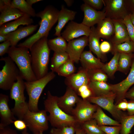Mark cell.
<instances>
[{"mask_svg":"<svg viewBox=\"0 0 134 134\" xmlns=\"http://www.w3.org/2000/svg\"><path fill=\"white\" fill-rule=\"evenodd\" d=\"M57 9L51 5H48L44 9L36 13V17L40 18V26L37 32L24 42L17 45V47H25L30 50L36 42L43 37H47L49 31L58 20L59 12Z\"/></svg>","mask_w":134,"mask_h":134,"instance_id":"cell-1","label":"cell"},{"mask_svg":"<svg viewBox=\"0 0 134 134\" xmlns=\"http://www.w3.org/2000/svg\"><path fill=\"white\" fill-rule=\"evenodd\" d=\"M47 37H43L36 42L30 50L33 70L37 79H40L48 72L50 50Z\"/></svg>","mask_w":134,"mask_h":134,"instance_id":"cell-2","label":"cell"},{"mask_svg":"<svg viewBox=\"0 0 134 134\" xmlns=\"http://www.w3.org/2000/svg\"><path fill=\"white\" fill-rule=\"evenodd\" d=\"M58 98V97L52 95L48 91L46 98L44 102V110L49 113L48 120L51 125L56 128L76 126L79 124L74 117L65 112L59 106Z\"/></svg>","mask_w":134,"mask_h":134,"instance_id":"cell-3","label":"cell"},{"mask_svg":"<svg viewBox=\"0 0 134 134\" xmlns=\"http://www.w3.org/2000/svg\"><path fill=\"white\" fill-rule=\"evenodd\" d=\"M29 50L25 47L11 46L7 53L16 64L24 79L26 81H32L37 79L32 69Z\"/></svg>","mask_w":134,"mask_h":134,"instance_id":"cell-4","label":"cell"},{"mask_svg":"<svg viewBox=\"0 0 134 134\" xmlns=\"http://www.w3.org/2000/svg\"><path fill=\"white\" fill-rule=\"evenodd\" d=\"M55 76L54 72L51 71L40 79L25 82V89L29 97L28 103L30 111L34 112L39 111L38 104L40 97L46 86Z\"/></svg>","mask_w":134,"mask_h":134,"instance_id":"cell-5","label":"cell"},{"mask_svg":"<svg viewBox=\"0 0 134 134\" xmlns=\"http://www.w3.org/2000/svg\"><path fill=\"white\" fill-rule=\"evenodd\" d=\"M25 89V82L18 79L10 90V98L15 101L14 107L11 109L15 116L18 119L23 120L25 115L29 110L28 102L26 101L24 94Z\"/></svg>","mask_w":134,"mask_h":134,"instance_id":"cell-6","label":"cell"},{"mask_svg":"<svg viewBox=\"0 0 134 134\" xmlns=\"http://www.w3.org/2000/svg\"><path fill=\"white\" fill-rule=\"evenodd\" d=\"M0 60L5 63L0 71V88L4 90H10L20 74V71L9 56L2 57Z\"/></svg>","mask_w":134,"mask_h":134,"instance_id":"cell-7","label":"cell"},{"mask_svg":"<svg viewBox=\"0 0 134 134\" xmlns=\"http://www.w3.org/2000/svg\"><path fill=\"white\" fill-rule=\"evenodd\" d=\"M23 120L33 134H39L48 129V118L45 110L36 112L29 110L24 116Z\"/></svg>","mask_w":134,"mask_h":134,"instance_id":"cell-8","label":"cell"},{"mask_svg":"<svg viewBox=\"0 0 134 134\" xmlns=\"http://www.w3.org/2000/svg\"><path fill=\"white\" fill-rule=\"evenodd\" d=\"M98 106L87 99H81L72 110L71 115L74 117L77 123L80 125L93 118Z\"/></svg>","mask_w":134,"mask_h":134,"instance_id":"cell-9","label":"cell"},{"mask_svg":"<svg viewBox=\"0 0 134 134\" xmlns=\"http://www.w3.org/2000/svg\"><path fill=\"white\" fill-rule=\"evenodd\" d=\"M103 0L106 18L112 20H122L130 14L125 0Z\"/></svg>","mask_w":134,"mask_h":134,"instance_id":"cell-10","label":"cell"},{"mask_svg":"<svg viewBox=\"0 0 134 134\" xmlns=\"http://www.w3.org/2000/svg\"><path fill=\"white\" fill-rule=\"evenodd\" d=\"M116 97L114 93L99 96H91L87 99L90 102L95 104L109 112L115 120L119 122L123 113L118 110L114 102Z\"/></svg>","mask_w":134,"mask_h":134,"instance_id":"cell-11","label":"cell"},{"mask_svg":"<svg viewBox=\"0 0 134 134\" xmlns=\"http://www.w3.org/2000/svg\"><path fill=\"white\" fill-rule=\"evenodd\" d=\"M134 84V61H132L129 73L125 79L118 83L110 84L112 92L116 96L115 105L125 98L126 93Z\"/></svg>","mask_w":134,"mask_h":134,"instance_id":"cell-12","label":"cell"},{"mask_svg":"<svg viewBox=\"0 0 134 134\" xmlns=\"http://www.w3.org/2000/svg\"><path fill=\"white\" fill-rule=\"evenodd\" d=\"M91 32L90 27L82 23L71 21L62 33V36L68 42L82 36L88 37Z\"/></svg>","mask_w":134,"mask_h":134,"instance_id":"cell-13","label":"cell"},{"mask_svg":"<svg viewBox=\"0 0 134 134\" xmlns=\"http://www.w3.org/2000/svg\"><path fill=\"white\" fill-rule=\"evenodd\" d=\"M88 44V37L86 36L68 41L66 52L69 59L74 63H78L84 48Z\"/></svg>","mask_w":134,"mask_h":134,"instance_id":"cell-14","label":"cell"},{"mask_svg":"<svg viewBox=\"0 0 134 134\" xmlns=\"http://www.w3.org/2000/svg\"><path fill=\"white\" fill-rule=\"evenodd\" d=\"M81 99L74 90L67 87L64 95L60 97H58L57 103L63 111L71 115L74 107Z\"/></svg>","mask_w":134,"mask_h":134,"instance_id":"cell-15","label":"cell"},{"mask_svg":"<svg viewBox=\"0 0 134 134\" xmlns=\"http://www.w3.org/2000/svg\"><path fill=\"white\" fill-rule=\"evenodd\" d=\"M11 1L9 0H0V26L25 14L18 9L12 7Z\"/></svg>","mask_w":134,"mask_h":134,"instance_id":"cell-16","label":"cell"},{"mask_svg":"<svg viewBox=\"0 0 134 134\" xmlns=\"http://www.w3.org/2000/svg\"><path fill=\"white\" fill-rule=\"evenodd\" d=\"M81 8L84 13L82 23L90 28L106 18L104 9L102 11H98L84 3L81 5Z\"/></svg>","mask_w":134,"mask_h":134,"instance_id":"cell-17","label":"cell"},{"mask_svg":"<svg viewBox=\"0 0 134 134\" xmlns=\"http://www.w3.org/2000/svg\"><path fill=\"white\" fill-rule=\"evenodd\" d=\"M90 81L88 70L80 67L76 73L66 77L65 83L67 87L74 90L76 93L78 89L84 85H88Z\"/></svg>","mask_w":134,"mask_h":134,"instance_id":"cell-18","label":"cell"},{"mask_svg":"<svg viewBox=\"0 0 134 134\" xmlns=\"http://www.w3.org/2000/svg\"><path fill=\"white\" fill-rule=\"evenodd\" d=\"M8 96L0 94V126H5L13 123L17 119L8 105Z\"/></svg>","mask_w":134,"mask_h":134,"instance_id":"cell-19","label":"cell"},{"mask_svg":"<svg viewBox=\"0 0 134 134\" xmlns=\"http://www.w3.org/2000/svg\"><path fill=\"white\" fill-rule=\"evenodd\" d=\"M38 25L31 24L20 27L7 35V40L10 42L11 46H16L21 40L32 34L37 29Z\"/></svg>","mask_w":134,"mask_h":134,"instance_id":"cell-20","label":"cell"},{"mask_svg":"<svg viewBox=\"0 0 134 134\" xmlns=\"http://www.w3.org/2000/svg\"><path fill=\"white\" fill-rule=\"evenodd\" d=\"M114 27L113 36L109 41L112 45L123 43L130 40L126 27L121 20H112Z\"/></svg>","mask_w":134,"mask_h":134,"instance_id":"cell-21","label":"cell"},{"mask_svg":"<svg viewBox=\"0 0 134 134\" xmlns=\"http://www.w3.org/2000/svg\"><path fill=\"white\" fill-rule=\"evenodd\" d=\"M79 61L82 67L87 70L101 69L104 64L100 59L96 57L90 50L84 51Z\"/></svg>","mask_w":134,"mask_h":134,"instance_id":"cell-22","label":"cell"},{"mask_svg":"<svg viewBox=\"0 0 134 134\" xmlns=\"http://www.w3.org/2000/svg\"><path fill=\"white\" fill-rule=\"evenodd\" d=\"M34 21L30 16L25 14L23 16L11 22L6 23L1 26L0 34H7L14 31L20 25H31Z\"/></svg>","mask_w":134,"mask_h":134,"instance_id":"cell-23","label":"cell"},{"mask_svg":"<svg viewBox=\"0 0 134 134\" xmlns=\"http://www.w3.org/2000/svg\"><path fill=\"white\" fill-rule=\"evenodd\" d=\"M76 14V11L68 9L62 5L59 11L58 23L55 28V32L54 35L57 36H61L63 28L69 21H72L74 19Z\"/></svg>","mask_w":134,"mask_h":134,"instance_id":"cell-24","label":"cell"},{"mask_svg":"<svg viewBox=\"0 0 134 134\" xmlns=\"http://www.w3.org/2000/svg\"><path fill=\"white\" fill-rule=\"evenodd\" d=\"M96 30L100 38L109 41L113 36L114 32V27L112 20L105 18L97 24Z\"/></svg>","mask_w":134,"mask_h":134,"instance_id":"cell-25","label":"cell"},{"mask_svg":"<svg viewBox=\"0 0 134 134\" xmlns=\"http://www.w3.org/2000/svg\"><path fill=\"white\" fill-rule=\"evenodd\" d=\"M91 32L88 37V45L90 50L96 55L99 59L104 60L105 55L102 53L100 48V39L94 26L91 27Z\"/></svg>","mask_w":134,"mask_h":134,"instance_id":"cell-26","label":"cell"},{"mask_svg":"<svg viewBox=\"0 0 134 134\" xmlns=\"http://www.w3.org/2000/svg\"><path fill=\"white\" fill-rule=\"evenodd\" d=\"M88 86L92 92V96H103L114 93L110 84L106 82L90 81Z\"/></svg>","mask_w":134,"mask_h":134,"instance_id":"cell-27","label":"cell"},{"mask_svg":"<svg viewBox=\"0 0 134 134\" xmlns=\"http://www.w3.org/2000/svg\"><path fill=\"white\" fill-rule=\"evenodd\" d=\"M93 118L95 120L99 126H121L120 123L119 121L112 119L107 116L103 111L102 108L98 106L93 115Z\"/></svg>","mask_w":134,"mask_h":134,"instance_id":"cell-28","label":"cell"},{"mask_svg":"<svg viewBox=\"0 0 134 134\" xmlns=\"http://www.w3.org/2000/svg\"><path fill=\"white\" fill-rule=\"evenodd\" d=\"M67 44L61 35L48 40V44L50 49L56 53L66 52Z\"/></svg>","mask_w":134,"mask_h":134,"instance_id":"cell-29","label":"cell"},{"mask_svg":"<svg viewBox=\"0 0 134 134\" xmlns=\"http://www.w3.org/2000/svg\"><path fill=\"white\" fill-rule=\"evenodd\" d=\"M120 53H115L110 60L104 64L101 69L110 78L113 77L114 74L118 70V63Z\"/></svg>","mask_w":134,"mask_h":134,"instance_id":"cell-30","label":"cell"},{"mask_svg":"<svg viewBox=\"0 0 134 134\" xmlns=\"http://www.w3.org/2000/svg\"><path fill=\"white\" fill-rule=\"evenodd\" d=\"M11 6L17 8L31 17L36 16L35 10L32 6L30 5L25 0H13L11 2Z\"/></svg>","mask_w":134,"mask_h":134,"instance_id":"cell-31","label":"cell"},{"mask_svg":"<svg viewBox=\"0 0 134 134\" xmlns=\"http://www.w3.org/2000/svg\"><path fill=\"white\" fill-rule=\"evenodd\" d=\"M133 58V53H120L118 71L126 74L131 66Z\"/></svg>","mask_w":134,"mask_h":134,"instance_id":"cell-32","label":"cell"},{"mask_svg":"<svg viewBox=\"0 0 134 134\" xmlns=\"http://www.w3.org/2000/svg\"><path fill=\"white\" fill-rule=\"evenodd\" d=\"M69 59L66 52L61 53L54 52L51 61V71L56 72L58 68Z\"/></svg>","mask_w":134,"mask_h":134,"instance_id":"cell-33","label":"cell"},{"mask_svg":"<svg viewBox=\"0 0 134 134\" xmlns=\"http://www.w3.org/2000/svg\"><path fill=\"white\" fill-rule=\"evenodd\" d=\"M112 45V49L110 52L112 54L116 52L127 54L134 53V42L130 40L122 43Z\"/></svg>","mask_w":134,"mask_h":134,"instance_id":"cell-34","label":"cell"},{"mask_svg":"<svg viewBox=\"0 0 134 134\" xmlns=\"http://www.w3.org/2000/svg\"><path fill=\"white\" fill-rule=\"evenodd\" d=\"M120 123L121 126L120 134H130L134 126V115L130 116L123 114Z\"/></svg>","mask_w":134,"mask_h":134,"instance_id":"cell-35","label":"cell"},{"mask_svg":"<svg viewBox=\"0 0 134 134\" xmlns=\"http://www.w3.org/2000/svg\"><path fill=\"white\" fill-rule=\"evenodd\" d=\"M88 134H105L101 129L96 121L92 118L80 125Z\"/></svg>","mask_w":134,"mask_h":134,"instance_id":"cell-36","label":"cell"},{"mask_svg":"<svg viewBox=\"0 0 134 134\" xmlns=\"http://www.w3.org/2000/svg\"><path fill=\"white\" fill-rule=\"evenodd\" d=\"M74 63L70 59L60 66L56 72L58 75L65 77H68L75 73L76 68Z\"/></svg>","mask_w":134,"mask_h":134,"instance_id":"cell-37","label":"cell"},{"mask_svg":"<svg viewBox=\"0 0 134 134\" xmlns=\"http://www.w3.org/2000/svg\"><path fill=\"white\" fill-rule=\"evenodd\" d=\"M90 81L106 82L108 76L101 69L88 70Z\"/></svg>","mask_w":134,"mask_h":134,"instance_id":"cell-38","label":"cell"},{"mask_svg":"<svg viewBox=\"0 0 134 134\" xmlns=\"http://www.w3.org/2000/svg\"><path fill=\"white\" fill-rule=\"evenodd\" d=\"M76 126H71L59 128L53 127L50 131L51 134H75Z\"/></svg>","mask_w":134,"mask_h":134,"instance_id":"cell-39","label":"cell"},{"mask_svg":"<svg viewBox=\"0 0 134 134\" xmlns=\"http://www.w3.org/2000/svg\"><path fill=\"white\" fill-rule=\"evenodd\" d=\"M121 21L126 27L130 40L134 42V26L131 22L130 14Z\"/></svg>","mask_w":134,"mask_h":134,"instance_id":"cell-40","label":"cell"},{"mask_svg":"<svg viewBox=\"0 0 134 134\" xmlns=\"http://www.w3.org/2000/svg\"><path fill=\"white\" fill-rule=\"evenodd\" d=\"M99 126L105 134H120L121 126Z\"/></svg>","mask_w":134,"mask_h":134,"instance_id":"cell-41","label":"cell"},{"mask_svg":"<svg viewBox=\"0 0 134 134\" xmlns=\"http://www.w3.org/2000/svg\"><path fill=\"white\" fill-rule=\"evenodd\" d=\"M84 3L86 4L96 10H100L104 4L103 0H84Z\"/></svg>","mask_w":134,"mask_h":134,"instance_id":"cell-42","label":"cell"},{"mask_svg":"<svg viewBox=\"0 0 134 134\" xmlns=\"http://www.w3.org/2000/svg\"><path fill=\"white\" fill-rule=\"evenodd\" d=\"M112 47V44L110 42L108 41H102L100 44V50L102 53L104 55L111 52Z\"/></svg>","mask_w":134,"mask_h":134,"instance_id":"cell-43","label":"cell"},{"mask_svg":"<svg viewBox=\"0 0 134 134\" xmlns=\"http://www.w3.org/2000/svg\"><path fill=\"white\" fill-rule=\"evenodd\" d=\"M10 46H11V43L8 40L0 44V56H2L6 53H7Z\"/></svg>","mask_w":134,"mask_h":134,"instance_id":"cell-44","label":"cell"},{"mask_svg":"<svg viewBox=\"0 0 134 134\" xmlns=\"http://www.w3.org/2000/svg\"><path fill=\"white\" fill-rule=\"evenodd\" d=\"M13 124L15 128L19 130L23 131L27 127L25 123L22 120L16 119L14 121Z\"/></svg>","mask_w":134,"mask_h":134,"instance_id":"cell-45","label":"cell"},{"mask_svg":"<svg viewBox=\"0 0 134 134\" xmlns=\"http://www.w3.org/2000/svg\"><path fill=\"white\" fill-rule=\"evenodd\" d=\"M0 134H18L16 130L11 129L8 126H0Z\"/></svg>","mask_w":134,"mask_h":134,"instance_id":"cell-46","label":"cell"},{"mask_svg":"<svg viewBox=\"0 0 134 134\" xmlns=\"http://www.w3.org/2000/svg\"><path fill=\"white\" fill-rule=\"evenodd\" d=\"M128 101L126 98L123 99L115 105L117 109L120 111L127 110L128 108Z\"/></svg>","mask_w":134,"mask_h":134,"instance_id":"cell-47","label":"cell"},{"mask_svg":"<svg viewBox=\"0 0 134 134\" xmlns=\"http://www.w3.org/2000/svg\"><path fill=\"white\" fill-rule=\"evenodd\" d=\"M127 111L128 115H134V100H130L128 101Z\"/></svg>","mask_w":134,"mask_h":134,"instance_id":"cell-48","label":"cell"},{"mask_svg":"<svg viewBox=\"0 0 134 134\" xmlns=\"http://www.w3.org/2000/svg\"><path fill=\"white\" fill-rule=\"evenodd\" d=\"M125 1L130 14L134 13V0H125Z\"/></svg>","mask_w":134,"mask_h":134,"instance_id":"cell-49","label":"cell"},{"mask_svg":"<svg viewBox=\"0 0 134 134\" xmlns=\"http://www.w3.org/2000/svg\"><path fill=\"white\" fill-rule=\"evenodd\" d=\"M79 95L80 96L82 99H86L93 96L92 92L91 90L89 88L88 89L79 94Z\"/></svg>","mask_w":134,"mask_h":134,"instance_id":"cell-50","label":"cell"},{"mask_svg":"<svg viewBox=\"0 0 134 134\" xmlns=\"http://www.w3.org/2000/svg\"><path fill=\"white\" fill-rule=\"evenodd\" d=\"M125 98L130 100H134V86L127 91L126 94Z\"/></svg>","mask_w":134,"mask_h":134,"instance_id":"cell-51","label":"cell"},{"mask_svg":"<svg viewBox=\"0 0 134 134\" xmlns=\"http://www.w3.org/2000/svg\"><path fill=\"white\" fill-rule=\"evenodd\" d=\"M75 134H86L85 131L82 128L80 125L76 126V131Z\"/></svg>","mask_w":134,"mask_h":134,"instance_id":"cell-52","label":"cell"},{"mask_svg":"<svg viewBox=\"0 0 134 134\" xmlns=\"http://www.w3.org/2000/svg\"><path fill=\"white\" fill-rule=\"evenodd\" d=\"M89 88L88 85H84L81 86L78 89L77 93L78 95L80 93L87 89Z\"/></svg>","mask_w":134,"mask_h":134,"instance_id":"cell-53","label":"cell"},{"mask_svg":"<svg viewBox=\"0 0 134 134\" xmlns=\"http://www.w3.org/2000/svg\"><path fill=\"white\" fill-rule=\"evenodd\" d=\"M7 40V34H0V42H4Z\"/></svg>","mask_w":134,"mask_h":134,"instance_id":"cell-54","label":"cell"},{"mask_svg":"<svg viewBox=\"0 0 134 134\" xmlns=\"http://www.w3.org/2000/svg\"><path fill=\"white\" fill-rule=\"evenodd\" d=\"M42 1V0H27V2L30 5L32 6V5L38 2Z\"/></svg>","mask_w":134,"mask_h":134,"instance_id":"cell-55","label":"cell"},{"mask_svg":"<svg viewBox=\"0 0 134 134\" xmlns=\"http://www.w3.org/2000/svg\"><path fill=\"white\" fill-rule=\"evenodd\" d=\"M64 1L68 6H71L74 2V1L72 0H65Z\"/></svg>","mask_w":134,"mask_h":134,"instance_id":"cell-56","label":"cell"},{"mask_svg":"<svg viewBox=\"0 0 134 134\" xmlns=\"http://www.w3.org/2000/svg\"><path fill=\"white\" fill-rule=\"evenodd\" d=\"M130 16L131 22L134 26V13L130 14Z\"/></svg>","mask_w":134,"mask_h":134,"instance_id":"cell-57","label":"cell"},{"mask_svg":"<svg viewBox=\"0 0 134 134\" xmlns=\"http://www.w3.org/2000/svg\"><path fill=\"white\" fill-rule=\"evenodd\" d=\"M22 134H29L28 132L27 129H26L22 131Z\"/></svg>","mask_w":134,"mask_h":134,"instance_id":"cell-58","label":"cell"},{"mask_svg":"<svg viewBox=\"0 0 134 134\" xmlns=\"http://www.w3.org/2000/svg\"><path fill=\"white\" fill-rule=\"evenodd\" d=\"M43 132H40L39 134H43Z\"/></svg>","mask_w":134,"mask_h":134,"instance_id":"cell-59","label":"cell"},{"mask_svg":"<svg viewBox=\"0 0 134 134\" xmlns=\"http://www.w3.org/2000/svg\"><path fill=\"white\" fill-rule=\"evenodd\" d=\"M133 58H134V53H133Z\"/></svg>","mask_w":134,"mask_h":134,"instance_id":"cell-60","label":"cell"},{"mask_svg":"<svg viewBox=\"0 0 134 134\" xmlns=\"http://www.w3.org/2000/svg\"></svg>","mask_w":134,"mask_h":134,"instance_id":"cell-61","label":"cell"}]
</instances>
